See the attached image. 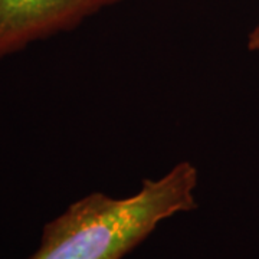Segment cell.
Masks as SVG:
<instances>
[{
    "label": "cell",
    "instance_id": "3957f363",
    "mask_svg": "<svg viewBox=\"0 0 259 259\" xmlns=\"http://www.w3.org/2000/svg\"><path fill=\"white\" fill-rule=\"evenodd\" d=\"M248 49L249 51H259V26L253 29L248 36Z\"/></svg>",
    "mask_w": 259,
    "mask_h": 259
},
{
    "label": "cell",
    "instance_id": "7a4b0ae2",
    "mask_svg": "<svg viewBox=\"0 0 259 259\" xmlns=\"http://www.w3.org/2000/svg\"><path fill=\"white\" fill-rule=\"evenodd\" d=\"M121 0H0V61Z\"/></svg>",
    "mask_w": 259,
    "mask_h": 259
},
{
    "label": "cell",
    "instance_id": "6da1fadb",
    "mask_svg": "<svg viewBox=\"0 0 259 259\" xmlns=\"http://www.w3.org/2000/svg\"><path fill=\"white\" fill-rule=\"evenodd\" d=\"M197 168L182 161L160 179L143 180L128 197L88 194L44 226L40 245L28 259H122L158 223L197 207Z\"/></svg>",
    "mask_w": 259,
    "mask_h": 259
}]
</instances>
